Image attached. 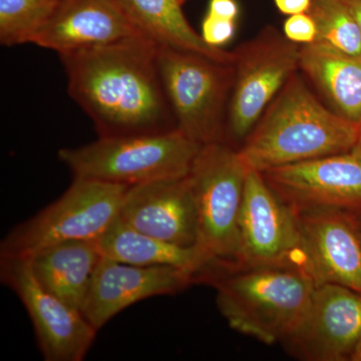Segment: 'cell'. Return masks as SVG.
Here are the masks:
<instances>
[{
    "label": "cell",
    "instance_id": "obj_3",
    "mask_svg": "<svg viewBox=\"0 0 361 361\" xmlns=\"http://www.w3.org/2000/svg\"><path fill=\"white\" fill-rule=\"evenodd\" d=\"M212 275L217 304L231 329L262 343L284 341L307 310L316 285L294 266L231 267Z\"/></svg>",
    "mask_w": 361,
    "mask_h": 361
},
{
    "label": "cell",
    "instance_id": "obj_19",
    "mask_svg": "<svg viewBox=\"0 0 361 361\" xmlns=\"http://www.w3.org/2000/svg\"><path fill=\"white\" fill-rule=\"evenodd\" d=\"M145 35L159 44L196 52L234 65L236 52L211 47L198 35L182 11L179 0H111Z\"/></svg>",
    "mask_w": 361,
    "mask_h": 361
},
{
    "label": "cell",
    "instance_id": "obj_7",
    "mask_svg": "<svg viewBox=\"0 0 361 361\" xmlns=\"http://www.w3.org/2000/svg\"><path fill=\"white\" fill-rule=\"evenodd\" d=\"M247 173L239 149L216 142L201 147L187 176L196 204L197 246L219 265L236 260Z\"/></svg>",
    "mask_w": 361,
    "mask_h": 361
},
{
    "label": "cell",
    "instance_id": "obj_8",
    "mask_svg": "<svg viewBox=\"0 0 361 361\" xmlns=\"http://www.w3.org/2000/svg\"><path fill=\"white\" fill-rule=\"evenodd\" d=\"M300 47L268 28L236 49L235 78L225 134L245 140L280 90L299 68Z\"/></svg>",
    "mask_w": 361,
    "mask_h": 361
},
{
    "label": "cell",
    "instance_id": "obj_15",
    "mask_svg": "<svg viewBox=\"0 0 361 361\" xmlns=\"http://www.w3.org/2000/svg\"><path fill=\"white\" fill-rule=\"evenodd\" d=\"M187 176L128 188L118 217L154 238L178 246H196L198 219Z\"/></svg>",
    "mask_w": 361,
    "mask_h": 361
},
{
    "label": "cell",
    "instance_id": "obj_9",
    "mask_svg": "<svg viewBox=\"0 0 361 361\" xmlns=\"http://www.w3.org/2000/svg\"><path fill=\"white\" fill-rule=\"evenodd\" d=\"M259 266H294L304 270L302 235L298 214L271 189L262 173L248 168L238 252L231 267Z\"/></svg>",
    "mask_w": 361,
    "mask_h": 361
},
{
    "label": "cell",
    "instance_id": "obj_18",
    "mask_svg": "<svg viewBox=\"0 0 361 361\" xmlns=\"http://www.w3.org/2000/svg\"><path fill=\"white\" fill-rule=\"evenodd\" d=\"M104 257L137 266H171L189 271L197 277L217 263L199 246L183 247L137 231L118 218L94 240Z\"/></svg>",
    "mask_w": 361,
    "mask_h": 361
},
{
    "label": "cell",
    "instance_id": "obj_2",
    "mask_svg": "<svg viewBox=\"0 0 361 361\" xmlns=\"http://www.w3.org/2000/svg\"><path fill=\"white\" fill-rule=\"evenodd\" d=\"M358 125L320 103L295 73L247 135L240 155L247 167L262 173L349 153L357 140Z\"/></svg>",
    "mask_w": 361,
    "mask_h": 361
},
{
    "label": "cell",
    "instance_id": "obj_31",
    "mask_svg": "<svg viewBox=\"0 0 361 361\" xmlns=\"http://www.w3.org/2000/svg\"><path fill=\"white\" fill-rule=\"evenodd\" d=\"M358 221H360V228H361V214H360V215H358Z\"/></svg>",
    "mask_w": 361,
    "mask_h": 361
},
{
    "label": "cell",
    "instance_id": "obj_4",
    "mask_svg": "<svg viewBox=\"0 0 361 361\" xmlns=\"http://www.w3.org/2000/svg\"><path fill=\"white\" fill-rule=\"evenodd\" d=\"M202 145L179 129L159 134L99 137L78 148L59 149L73 178L135 186L186 177Z\"/></svg>",
    "mask_w": 361,
    "mask_h": 361
},
{
    "label": "cell",
    "instance_id": "obj_11",
    "mask_svg": "<svg viewBox=\"0 0 361 361\" xmlns=\"http://www.w3.org/2000/svg\"><path fill=\"white\" fill-rule=\"evenodd\" d=\"M262 175L296 213L361 214V159L350 152L269 169Z\"/></svg>",
    "mask_w": 361,
    "mask_h": 361
},
{
    "label": "cell",
    "instance_id": "obj_24",
    "mask_svg": "<svg viewBox=\"0 0 361 361\" xmlns=\"http://www.w3.org/2000/svg\"><path fill=\"white\" fill-rule=\"evenodd\" d=\"M235 32V20H225L207 14L202 25V37L207 44L220 47L232 39Z\"/></svg>",
    "mask_w": 361,
    "mask_h": 361
},
{
    "label": "cell",
    "instance_id": "obj_5",
    "mask_svg": "<svg viewBox=\"0 0 361 361\" xmlns=\"http://www.w3.org/2000/svg\"><path fill=\"white\" fill-rule=\"evenodd\" d=\"M128 188L75 178L58 200L4 237L0 257L30 258L56 244L97 240L120 216Z\"/></svg>",
    "mask_w": 361,
    "mask_h": 361
},
{
    "label": "cell",
    "instance_id": "obj_12",
    "mask_svg": "<svg viewBox=\"0 0 361 361\" xmlns=\"http://www.w3.org/2000/svg\"><path fill=\"white\" fill-rule=\"evenodd\" d=\"M361 341V294L348 287H315L307 310L284 341L307 361L351 360Z\"/></svg>",
    "mask_w": 361,
    "mask_h": 361
},
{
    "label": "cell",
    "instance_id": "obj_16",
    "mask_svg": "<svg viewBox=\"0 0 361 361\" xmlns=\"http://www.w3.org/2000/svg\"><path fill=\"white\" fill-rule=\"evenodd\" d=\"M137 35H145L111 0H61L30 44L59 56Z\"/></svg>",
    "mask_w": 361,
    "mask_h": 361
},
{
    "label": "cell",
    "instance_id": "obj_23",
    "mask_svg": "<svg viewBox=\"0 0 361 361\" xmlns=\"http://www.w3.org/2000/svg\"><path fill=\"white\" fill-rule=\"evenodd\" d=\"M283 30L285 37L297 44H313L317 35L315 21L308 13L290 16L284 23Z\"/></svg>",
    "mask_w": 361,
    "mask_h": 361
},
{
    "label": "cell",
    "instance_id": "obj_1",
    "mask_svg": "<svg viewBox=\"0 0 361 361\" xmlns=\"http://www.w3.org/2000/svg\"><path fill=\"white\" fill-rule=\"evenodd\" d=\"M158 42L137 35L59 54L71 99L99 137L159 134L178 129L161 84Z\"/></svg>",
    "mask_w": 361,
    "mask_h": 361
},
{
    "label": "cell",
    "instance_id": "obj_26",
    "mask_svg": "<svg viewBox=\"0 0 361 361\" xmlns=\"http://www.w3.org/2000/svg\"><path fill=\"white\" fill-rule=\"evenodd\" d=\"M278 11L287 16L307 13L310 11L312 0H274Z\"/></svg>",
    "mask_w": 361,
    "mask_h": 361
},
{
    "label": "cell",
    "instance_id": "obj_22",
    "mask_svg": "<svg viewBox=\"0 0 361 361\" xmlns=\"http://www.w3.org/2000/svg\"><path fill=\"white\" fill-rule=\"evenodd\" d=\"M61 0H0V42L6 47L32 42Z\"/></svg>",
    "mask_w": 361,
    "mask_h": 361
},
{
    "label": "cell",
    "instance_id": "obj_27",
    "mask_svg": "<svg viewBox=\"0 0 361 361\" xmlns=\"http://www.w3.org/2000/svg\"><path fill=\"white\" fill-rule=\"evenodd\" d=\"M346 6H348L349 11H351L353 16H355L358 27L361 32V0H343Z\"/></svg>",
    "mask_w": 361,
    "mask_h": 361
},
{
    "label": "cell",
    "instance_id": "obj_29",
    "mask_svg": "<svg viewBox=\"0 0 361 361\" xmlns=\"http://www.w3.org/2000/svg\"><path fill=\"white\" fill-rule=\"evenodd\" d=\"M351 360L361 361V341L360 344H358L357 348H356L355 353H353V357H351Z\"/></svg>",
    "mask_w": 361,
    "mask_h": 361
},
{
    "label": "cell",
    "instance_id": "obj_14",
    "mask_svg": "<svg viewBox=\"0 0 361 361\" xmlns=\"http://www.w3.org/2000/svg\"><path fill=\"white\" fill-rule=\"evenodd\" d=\"M171 266H137L102 257L97 266L82 314L99 331L130 306L185 290L197 279Z\"/></svg>",
    "mask_w": 361,
    "mask_h": 361
},
{
    "label": "cell",
    "instance_id": "obj_13",
    "mask_svg": "<svg viewBox=\"0 0 361 361\" xmlns=\"http://www.w3.org/2000/svg\"><path fill=\"white\" fill-rule=\"evenodd\" d=\"M298 218L304 270L316 286L341 285L361 294L358 215L343 211H314L298 214Z\"/></svg>",
    "mask_w": 361,
    "mask_h": 361
},
{
    "label": "cell",
    "instance_id": "obj_10",
    "mask_svg": "<svg viewBox=\"0 0 361 361\" xmlns=\"http://www.w3.org/2000/svg\"><path fill=\"white\" fill-rule=\"evenodd\" d=\"M0 279L27 311L45 361L85 360L97 330L82 312L42 287L30 258L0 257Z\"/></svg>",
    "mask_w": 361,
    "mask_h": 361
},
{
    "label": "cell",
    "instance_id": "obj_17",
    "mask_svg": "<svg viewBox=\"0 0 361 361\" xmlns=\"http://www.w3.org/2000/svg\"><path fill=\"white\" fill-rule=\"evenodd\" d=\"M102 257L94 240H75L47 247L30 259L42 287L82 313Z\"/></svg>",
    "mask_w": 361,
    "mask_h": 361
},
{
    "label": "cell",
    "instance_id": "obj_25",
    "mask_svg": "<svg viewBox=\"0 0 361 361\" xmlns=\"http://www.w3.org/2000/svg\"><path fill=\"white\" fill-rule=\"evenodd\" d=\"M238 13V4L235 0H211L207 14L225 20H235Z\"/></svg>",
    "mask_w": 361,
    "mask_h": 361
},
{
    "label": "cell",
    "instance_id": "obj_28",
    "mask_svg": "<svg viewBox=\"0 0 361 361\" xmlns=\"http://www.w3.org/2000/svg\"><path fill=\"white\" fill-rule=\"evenodd\" d=\"M350 153L361 159V122L358 125L357 140H356L355 147L351 149Z\"/></svg>",
    "mask_w": 361,
    "mask_h": 361
},
{
    "label": "cell",
    "instance_id": "obj_30",
    "mask_svg": "<svg viewBox=\"0 0 361 361\" xmlns=\"http://www.w3.org/2000/svg\"><path fill=\"white\" fill-rule=\"evenodd\" d=\"M187 1H189V0H179V2L180 4H182V6H183V4H185V2H187Z\"/></svg>",
    "mask_w": 361,
    "mask_h": 361
},
{
    "label": "cell",
    "instance_id": "obj_21",
    "mask_svg": "<svg viewBox=\"0 0 361 361\" xmlns=\"http://www.w3.org/2000/svg\"><path fill=\"white\" fill-rule=\"evenodd\" d=\"M308 13L317 28L315 44L361 58V32L343 0H312Z\"/></svg>",
    "mask_w": 361,
    "mask_h": 361
},
{
    "label": "cell",
    "instance_id": "obj_6",
    "mask_svg": "<svg viewBox=\"0 0 361 361\" xmlns=\"http://www.w3.org/2000/svg\"><path fill=\"white\" fill-rule=\"evenodd\" d=\"M158 66L178 129L202 146L223 142L234 65L159 44Z\"/></svg>",
    "mask_w": 361,
    "mask_h": 361
},
{
    "label": "cell",
    "instance_id": "obj_20",
    "mask_svg": "<svg viewBox=\"0 0 361 361\" xmlns=\"http://www.w3.org/2000/svg\"><path fill=\"white\" fill-rule=\"evenodd\" d=\"M299 68L338 115L351 122H361V58L313 42L300 47Z\"/></svg>",
    "mask_w": 361,
    "mask_h": 361
}]
</instances>
